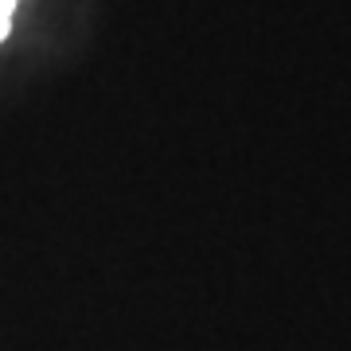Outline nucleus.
Wrapping results in <instances>:
<instances>
[{"instance_id": "1", "label": "nucleus", "mask_w": 351, "mask_h": 351, "mask_svg": "<svg viewBox=\"0 0 351 351\" xmlns=\"http://www.w3.org/2000/svg\"><path fill=\"white\" fill-rule=\"evenodd\" d=\"M8 32H12V16H0V39H8Z\"/></svg>"}]
</instances>
